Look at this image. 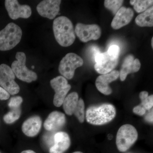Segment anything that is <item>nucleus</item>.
<instances>
[{"label":"nucleus","mask_w":153,"mask_h":153,"mask_svg":"<svg viewBox=\"0 0 153 153\" xmlns=\"http://www.w3.org/2000/svg\"><path fill=\"white\" fill-rule=\"evenodd\" d=\"M54 36L57 43L63 47H68L74 43L76 38L72 22L64 16H59L53 23Z\"/></svg>","instance_id":"f257e3e1"},{"label":"nucleus","mask_w":153,"mask_h":153,"mask_svg":"<svg viewBox=\"0 0 153 153\" xmlns=\"http://www.w3.org/2000/svg\"><path fill=\"white\" fill-rule=\"evenodd\" d=\"M116 114L115 108L112 104L104 103L89 107L85 114V118L88 123L100 126L109 123Z\"/></svg>","instance_id":"f03ea898"},{"label":"nucleus","mask_w":153,"mask_h":153,"mask_svg":"<svg viewBox=\"0 0 153 153\" xmlns=\"http://www.w3.org/2000/svg\"><path fill=\"white\" fill-rule=\"evenodd\" d=\"M22 31L18 25L10 23L0 31V51L11 50L20 43Z\"/></svg>","instance_id":"7ed1b4c3"},{"label":"nucleus","mask_w":153,"mask_h":153,"mask_svg":"<svg viewBox=\"0 0 153 153\" xmlns=\"http://www.w3.org/2000/svg\"><path fill=\"white\" fill-rule=\"evenodd\" d=\"M16 58V60L13 61L11 66V68L15 76L24 82H32L38 79V75L36 72L27 68L26 65V55L24 52H17Z\"/></svg>","instance_id":"20e7f679"},{"label":"nucleus","mask_w":153,"mask_h":153,"mask_svg":"<svg viewBox=\"0 0 153 153\" xmlns=\"http://www.w3.org/2000/svg\"><path fill=\"white\" fill-rule=\"evenodd\" d=\"M138 138L136 129L130 124H125L119 129L116 136V145L121 152L127 151Z\"/></svg>","instance_id":"39448f33"},{"label":"nucleus","mask_w":153,"mask_h":153,"mask_svg":"<svg viewBox=\"0 0 153 153\" xmlns=\"http://www.w3.org/2000/svg\"><path fill=\"white\" fill-rule=\"evenodd\" d=\"M83 60L74 53H68L60 61L58 70L66 79H71L74 76L76 69L83 65Z\"/></svg>","instance_id":"423d86ee"},{"label":"nucleus","mask_w":153,"mask_h":153,"mask_svg":"<svg viewBox=\"0 0 153 153\" xmlns=\"http://www.w3.org/2000/svg\"><path fill=\"white\" fill-rule=\"evenodd\" d=\"M16 76L10 66L6 64L0 65V86L11 95L19 93L20 87L15 81Z\"/></svg>","instance_id":"0eeeda50"},{"label":"nucleus","mask_w":153,"mask_h":153,"mask_svg":"<svg viewBox=\"0 0 153 153\" xmlns=\"http://www.w3.org/2000/svg\"><path fill=\"white\" fill-rule=\"evenodd\" d=\"M94 49L96 71L102 74H108L112 71L117 66L118 59L110 57L107 52L101 53L98 49Z\"/></svg>","instance_id":"6e6552de"},{"label":"nucleus","mask_w":153,"mask_h":153,"mask_svg":"<svg viewBox=\"0 0 153 153\" xmlns=\"http://www.w3.org/2000/svg\"><path fill=\"white\" fill-rule=\"evenodd\" d=\"M51 87L55 91L53 104L57 107L63 105V101L68 91L71 88L67 79L62 76H57L50 81Z\"/></svg>","instance_id":"1a4fd4ad"},{"label":"nucleus","mask_w":153,"mask_h":153,"mask_svg":"<svg viewBox=\"0 0 153 153\" xmlns=\"http://www.w3.org/2000/svg\"><path fill=\"white\" fill-rule=\"evenodd\" d=\"M74 32L79 40L84 43L91 40H97L101 35V29L97 25H88L77 23Z\"/></svg>","instance_id":"9d476101"},{"label":"nucleus","mask_w":153,"mask_h":153,"mask_svg":"<svg viewBox=\"0 0 153 153\" xmlns=\"http://www.w3.org/2000/svg\"><path fill=\"white\" fill-rule=\"evenodd\" d=\"M5 6L9 16L13 20L19 18L28 19L32 15L30 6L20 4L17 0H6Z\"/></svg>","instance_id":"9b49d317"},{"label":"nucleus","mask_w":153,"mask_h":153,"mask_svg":"<svg viewBox=\"0 0 153 153\" xmlns=\"http://www.w3.org/2000/svg\"><path fill=\"white\" fill-rule=\"evenodd\" d=\"M60 0H44L37 5V10L41 16L52 20L59 14Z\"/></svg>","instance_id":"f8f14e48"},{"label":"nucleus","mask_w":153,"mask_h":153,"mask_svg":"<svg viewBox=\"0 0 153 153\" xmlns=\"http://www.w3.org/2000/svg\"><path fill=\"white\" fill-rule=\"evenodd\" d=\"M120 73L117 70H113L108 74H102L97 78L96 86L99 91L105 95L111 94L112 89L110 87L109 84L116 80L118 78Z\"/></svg>","instance_id":"ddd939ff"},{"label":"nucleus","mask_w":153,"mask_h":153,"mask_svg":"<svg viewBox=\"0 0 153 153\" xmlns=\"http://www.w3.org/2000/svg\"><path fill=\"white\" fill-rule=\"evenodd\" d=\"M66 123V116L64 114L54 111L49 115L44 122V126L47 131H56L63 128Z\"/></svg>","instance_id":"4468645a"},{"label":"nucleus","mask_w":153,"mask_h":153,"mask_svg":"<svg viewBox=\"0 0 153 153\" xmlns=\"http://www.w3.org/2000/svg\"><path fill=\"white\" fill-rule=\"evenodd\" d=\"M134 16V11L130 8L122 7L115 15L111 23V26L114 30H118L128 25Z\"/></svg>","instance_id":"2eb2a0df"},{"label":"nucleus","mask_w":153,"mask_h":153,"mask_svg":"<svg viewBox=\"0 0 153 153\" xmlns=\"http://www.w3.org/2000/svg\"><path fill=\"white\" fill-rule=\"evenodd\" d=\"M71 144L70 137L66 132H57L54 136V143L49 150V153H64Z\"/></svg>","instance_id":"dca6fc26"},{"label":"nucleus","mask_w":153,"mask_h":153,"mask_svg":"<svg viewBox=\"0 0 153 153\" xmlns=\"http://www.w3.org/2000/svg\"><path fill=\"white\" fill-rule=\"evenodd\" d=\"M42 123L41 118L39 116H33L24 122L22 126V131L27 136L35 137L41 130Z\"/></svg>","instance_id":"f3484780"},{"label":"nucleus","mask_w":153,"mask_h":153,"mask_svg":"<svg viewBox=\"0 0 153 153\" xmlns=\"http://www.w3.org/2000/svg\"><path fill=\"white\" fill-rule=\"evenodd\" d=\"M141 63L139 59H134L132 55L127 56L123 60L120 73L121 80L124 81L129 74L139 71Z\"/></svg>","instance_id":"a211bd4d"},{"label":"nucleus","mask_w":153,"mask_h":153,"mask_svg":"<svg viewBox=\"0 0 153 153\" xmlns=\"http://www.w3.org/2000/svg\"><path fill=\"white\" fill-rule=\"evenodd\" d=\"M79 101V96L76 92H73L67 95L63 101V108L68 115L74 114V111Z\"/></svg>","instance_id":"6ab92c4d"},{"label":"nucleus","mask_w":153,"mask_h":153,"mask_svg":"<svg viewBox=\"0 0 153 153\" xmlns=\"http://www.w3.org/2000/svg\"><path fill=\"white\" fill-rule=\"evenodd\" d=\"M135 22L140 27H152L153 26V7L140 14L135 19Z\"/></svg>","instance_id":"aec40b11"},{"label":"nucleus","mask_w":153,"mask_h":153,"mask_svg":"<svg viewBox=\"0 0 153 153\" xmlns=\"http://www.w3.org/2000/svg\"><path fill=\"white\" fill-rule=\"evenodd\" d=\"M130 3L133 6L135 10L137 13L145 12L152 5V0H131Z\"/></svg>","instance_id":"412c9836"},{"label":"nucleus","mask_w":153,"mask_h":153,"mask_svg":"<svg viewBox=\"0 0 153 153\" xmlns=\"http://www.w3.org/2000/svg\"><path fill=\"white\" fill-rule=\"evenodd\" d=\"M22 110L21 107L13 108L10 111L6 114L4 116L3 119L6 123L10 124L19 120L21 117Z\"/></svg>","instance_id":"4be33fe9"},{"label":"nucleus","mask_w":153,"mask_h":153,"mask_svg":"<svg viewBox=\"0 0 153 153\" xmlns=\"http://www.w3.org/2000/svg\"><path fill=\"white\" fill-rule=\"evenodd\" d=\"M123 2L122 0H105L104 6L106 8L111 11L115 15L120 8Z\"/></svg>","instance_id":"5701e85b"},{"label":"nucleus","mask_w":153,"mask_h":153,"mask_svg":"<svg viewBox=\"0 0 153 153\" xmlns=\"http://www.w3.org/2000/svg\"><path fill=\"white\" fill-rule=\"evenodd\" d=\"M74 114L81 123L84 122L85 120V104L82 99H79L78 104L74 111Z\"/></svg>","instance_id":"b1692460"},{"label":"nucleus","mask_w":153,"mask_h":153,"mask_svg":"<svg viewBox=\"0 0 153 153\" xmlns=\"http://www.w3.org/2000/svg\"><path fill=\"white\" fill-rule=\"evenodd\" d=\"M23 100L22 97L15 96L11 97L8 104V105L11 109L19 108L21 107V104Z\"/></svg>","instance_id":"393cba45"},{"label":"nucleus","mask_w":153,"mask_h":153,"mask_svg":"<svg viewBox=\"0 0 153 153\" xmlns=\"http://www.w3.org/2000/svg\"><path fill=\"white\" fill-rule=\"evenodd\" d=\"M107 52L108 55L113 58L118 59L119 55L120 52V48L117 45H112L109 47Z\"/></svg>","instance_id":"a878e982"},{"label":"nucleus","mask_w":153,"mask_h":153,"mask_svg":"<svg viewBox=\"0 0 153 153\" xmlns=\"http://www.w3.org/2000/svg\"><path fill=\"white\" fill-rule=\"evenodd\" d=\"M141 101L142 106L146 110H149L152 108L153 105V95L149 96Z\"/></svg>","instance_id":"bb28decb"},{"label":"nucleus","mask_w":153,"mask_h":153,"mask_svg":"<svg viewBox=\"0 0 153 153\" xmlns=\"http://www.w3.org/2000/svg\"><path fill=\"white\" fill-rule=\"evenodd\" d=\"M133 112L135 114L140 116H143L146 112V110L141 105H137L134 107Z\"/></svg>","instance_id":"cd10ccee"},{"label":"nucleus","mask_w":153,"mask_h":153,"mask_svg":"<svg viewBox=\"0 0 153 153\" xmlns=\"http://www.w3.org/2000/svg\"><path fill=\"white\" fill-rule=\"evenodd\" d=\"M10 94L2 87L0 86V100H7L10 97Z\"/></svg>","instance_id":"c85d7f7f"},{"label":"nucleus","mask_w":153,"mask_h":153,"mask_svg":"<svg viewBox=\"0 0 153 153\" xmlns=\"http://www.w3.org/2000/svg\"><path fill=\"white\" fill-rule=\"evenodd\" d=\"M146 120L147 121L150 123H153V111L149 113L146 116Z\"/></svg>","instance_id":"c756f323"},{"label":"nucleus","mask_w":153,"mask_h":153,"mask_svg":"<svg viewBox=\"0 0 153 153\" xmlns=\"http://www.w3.org/2000/svg\"><path fill=\"white\" fill-rule=\"evenodd\" d=\"M148 96H149V93L147 91H143L140 93V97L141 100L147 98Z\"/></svg>","instance_id":"7c9ffc66"},{"label":"nucleus","mask_w":153,"mask_h":153,"mask_svg":"<svg viewBox=\"0 0 153 153\" xmlns=\"http://www.w3.org/2000/svg\"><path fill=\"white\" fill-rule=\"evenodd\" d=\"M21 153H36L34 151L31 150H25L23 151Z\"/></svg>","instance_id":"2f4dec72"},{"label":"nucleus","mask_w":153,"mask_h":153,"mask_svg":"<svg viewBox=\"0 0 153 153\" xmlns=\"http://www.w3.org/2000/svg\"><path fill=\"white\" fill-rule=\"evenodd\" d=\"M153 38H152V43H151V44H152V48H153Z\"/></svg>","instance_id":"473e14b6"},{"label":"nucleus","mask_w":153,"mask_h":153,"mask_svg":"<svg viewBox=\"0 0 153 153\" xmlns=\"http://www.w3.org/2000/svg\"><path fill=\"white\" fill-rule=\"evenodd\" d=\"M73 153H82V152H74Z\"/></svg>","instance_id":"72a5a7b5"},{"label":"nucleus","mask_w":153,"mask_h":153,"mask_svg":"<svg viewBox=\"0 0 153 153\" xmlns=\"http://www.w3.org/2000/svg\"><path fill=\"white\" fill-rule=\"evenodd\" d=\"M32 68H34V66H32Z\"/></svg>","instance_id":"f704fd0d"}]
</instances>
